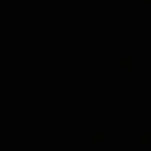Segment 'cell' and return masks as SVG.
Masks as SVG:
<instances>
[{
	"label": "cell",
	"instance_id": "3",
	"mask_svg": "<svg viewBox=\"0 0 151 151\" xmlns=\"http://www.w3.org/2000/svg\"><path fill=\"white\" fill-rule=\"evenodd\" d=\"M139 139H140L142 143H149L150 139H151V136H150V133H142Z\"/></svg>",
	"mask_w": 151,
	"mask_h": 151
},
{
	"label": "cell",
	"instance_id": "2",
	"mask_svg": "<svg viewBox=\"0 0 151 151\" xmlns=\"http://www.w3.org/2000/svg\"><path fill=\"white\" fill-rule=\"evenodd\" d=\"M104 140V135L103 133H95L93 135V142L95 143H102Z\"/></svg>",
	"mask_w": 151,
	"mask_h": 151
},
{
	"label": "cell",
	"instance_id": "1",
	"mask_svg": "<svg viewBox=\"0 0 151 151\" xmlns=\"http://www.w3.org/2000/svg\"><path fill=\"white\" fill-rule=\"evenodd\" d=\"M131 65H132L131 59H123L122 60V67L123 69H130Z\"/></svg>",
	"mask_w": 151,
	"mask_h": 151
},
{
	"label": "cell",
	"instance_id": "4",
	"mask_svg": "<svg viewBox=\"0 0 151 151\" xmlns=\"http://www.w3.org/2000/svg\"><path fill=\"white\" fill-rule=\"evenodd\" d=\"M140 1H142V3H149L150 0H140Z\"/></svg>",
	"mask_w": 151,
	"mask_h": 151
}]
</instances>
